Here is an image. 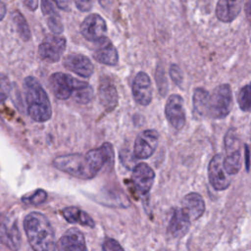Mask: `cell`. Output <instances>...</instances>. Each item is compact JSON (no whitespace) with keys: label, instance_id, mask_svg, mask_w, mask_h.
Listing matches in <instances>:
<instances>
[{"label":"cell","instance_id":"obj_2","mask_svg":"<svg viewBox=\"0 0 251 251\" xmlns=\"http://www.w3.org/2000/svg\"><path fill=\"white\" fill-rule=\"evenodd\" d=\"M24 91L29 117L38 123L50 120L52 116L51 103L40 82L33 76H26L24 79Z\"/></svg>","mask_w":251,"mask_h":251},{"label":"cell","instance_id":"obj_39","mask_svg":"<svg viewBox=\"0 0 251 251\" xmlns=\"http://www.w3.org/2000/svg\"><path fill=\"white\" fill-rule=\"evenodd\" d=\"M250 140H251V126H250Z\"/></svg>","mask_w":251,"mask_h":251},{"label":"cell","instance_id":"obj_9","mask_svg":"<svg viewBox=\"0 0 251 251\" xmlns=\"http://www.w3.org/2000/svg\"><path fill=\"white\" fill-rule=\"evenodd\" d=\"M159 133L155 129H146L140 132L134 141L133 154L137 159H147L156 150Z\"/></svg>","mask_w":251,"mask_h":251},{"label":"cell","instance_id":"obj_18","mask_svg":"<svg viewBox=\"0 0 251 251\" xmlns=\"http://www.w3.org/2000/svg\"><path fill=\"white\" fill-rule=\"evenodd\" d=\"M181 209L190 221H194L203 215L205 211V202L199 193L190 192L182 199Z\"/></svg>","mask_w":251,"mask_h":251},{"label":"cell","instance_id":"obj_25","mask_svg":"<svg viewBox=\"0 0 251 251\" xmlns=\"http://www.w3.org/2000/svg\"><path fill=\"white\" fill-rule=\"evenodd\" d=\"M94 96V92L92 87L84 81H81L77 88L75 90L73 97L75 102L79 104H87L89 103Z\"/></svg>","mask_w":251,"mask_h":251},{"label":"cell","instance_id":"obj_10","mask_svg":"<svg viewBox=\"0 0 251 251\" xmlns=\"http://www.w3.org/2000/svg\"><path fill=\"white\" fill-rule=\"evenodd\" d=\"M224 166V158L221 154L215 155L208 166V176L211 185L216 190H225L229 184L230 180Z\"/></svg>","mask_w":251,"mask_h":251},{"label":"cell","instance_id":"obj_12","mask_svg":"<svg viewBox=\"0 0 251 251\" xmlns=\"http://www.w3.org/2000/svg\"><path fill=\"white\" fill-rule=\"evenodd\" d=\"M155 173L146 163H139L134 167L131 175V181L137 193L141 195L147 194L153 185Z\"/></svg>","mask_w":251,"mask_h":251},{"label":"cell","instance_id":"obj_40","mask_svg":"<svg viewBox=\"0 0 251 251\" xmlns=\"http://www.w3.org/2000/svg\"><path fill=\"white\" fill-rule=\"evenodd\" d=\"M204 1H209V0H204Z\"/></svg>","mask_w":251,"mask_h":251},{"label":"cell","instance_id":"obj_8","mask_svg":"<svg viewBox=\"0 0 251 251\" xmlns=\"http://www.w3.org/2000/svg\"><path fill=\"white\" fill-rule=\"evenodd\" d=\"M79 30L86 40L97 42L106 37L107 25L100 15L90 14L80 24Z\"/></svg>","mask_w":251,"mask_h":251},{"label":"cell","instance_id":"obj_33","mask_svg":"<svg viewBox=\"0 0 251 251\" xmlns=\"http://www.w3.org/2000/svg\"><path fill=\"white\" fill-rule=\"evenodd\" d=\"M25 6L30 10V11H35L38 8V0H23Z\"/></svg>","mask_w":251,"mask_h":251},{"label":"cell","instance_id":"obj_5","mask_svg":"<svg viewBox=\"0 0 251 251\" xmlns=\"http://www.w3.org/2000/svg\"><path fill=\"white\" fill-rule=\"evenodd\" d=\"M0 242L12 251H17L21 243L16 219L5 213H0Z\"/></svg>","mask_w":251,"mask_h":251},{"label":"cell","instance_id":"obj_23","mask_svg":"<svg viewBox=\"0 0 251 251\" xmlns=\"http://www.w3.org/2000/svg\"><path fill=\"white\" fill-rule=\"evenodd\" d=\"M242 165L240 149L226 151V158L224 159V166L228 175H235L239 172Z\"/></svg>","mask_w":251,"mask_h":251},{"label":"cell","instance_id":"obj_37","mask_svg":"<svg viewBox=\"0 0 251 251\" xmlns=\"http://www.w3.org/2000/svg\"><path fill=\"white\" fill-rule=\"evenodd\" d=\"M6 12H7V7H6L5 3L0 0V21L3 20V18L6 15Z\"/></svg>","mask_w":251,"mask_h":251},{"label":"cell","instance_id":"obj_26","mask_svg":"<svg viewBox=\"0 0 251 251\" xmlns=\"http://www.w3.org/2000/svg\"><path fill=\"white\" fill-rule=\"evenodd\" d=\"M12 19L14 22V25L16 26V29L18 33L20 34L21 38L24 41H27L30 39V29L28 27V25L25 19V17L18 11H15L12 15Z\"/></svg>","mask_w":251,"mask_h":251},{"label":"cell","instance_id":"obj_21","mask_svg":"<svg viewBox=\"0 0 251 251\" xmlns=\"http://www.w3.org/2000/svg\"><path fill=\"white\" fill-rule=\"evenodd\" d=\"M190 220L181 208L176 209L173 213L171 221L169 223L168 230L174 237H181L188 231L190 226Z\"/></svg>","mask_w":251,"mask_h":251},{"label":"cell","instance_id":"obj_3","mask_svg":"<svg viewBox=\"0 0 251 251\" xmlns=\"http://www.w3.org/2000/svg\"><path fill=\"white\" fill-rule=\"evenodd\" d=\"M53 166L59 171L79 179H90L96 176L86 154L60 155L53 160Z\"/></svg>","mask_w":251,"mask_h":251},{"label":"cell","instance_id":"obj_13","mask_svg":"<svg viewBox=\"0 0 251 251\" xmlns=\"http://www.w3.org/2000/svg\"><path fill=\"white\" fill-rule=\"evenodd\" d=\"M132 95L136 103L147 106L152 100V83L149 75L144 72H139L132 82Z\"/></svg>","mask_w":251,"mask_h":251},{"label":"cell","instance_id":"obj_16","mask_svg":"<svg viewBox=\"0 0 251 251\" xmlns=\"http://www.w3.org/2000/svg\"><path fill=\"white\" fill-rule=\"evenodd\" d=\"M59 251H87L85 238L77 228H70L57 242Z\"/></svg>","mask_w":251,"mask_h":251},{"label":"cell","instance_id":"obj_27","mask_svg":"<svg viewBox=\"0 0 251 251\" xmlns=\"http://www.w3.org/2000/svg\"><path fill=\"white\" fill-rule=\"evenodd\" d=\"M237 103L244 112L251 111V83L244 85L238 92Z\"/></svg>","mask_w":251,"mask_h":251},{"label":"cell","instance_id":"obj_30","mask_svg":"<svg viewBox=\"0 0 251 251\" xmlns=\"http://www.w3.org/2000/svg\"><path fill=\"white\" fill-rule=\"evenodd\" d=\"M170 75H171V78L173 79V81L177 86H180L182 84L183 75H182V72H181L180 68L177 65H176V64L171 65V67H170Z\"/></svg>","mask_w":251,"mask_h":251},{"label":"cell","instance_id":"obj_7","mask_svg":"<svg viewBox=\"0 0 251 251\" xmlns=\"http://www.w3.org/2000/svg\"><path fill=\"white\" fill-rule=\"evenodd\" d=\"M81 80L64 73H55L50 76V86L56 96L61 100L69 99L80 84Z\"/></svg>","mask_w":251,"mask_h":251},{"label":"cell","instance_id":"obj_4","mask_svg":"<svg viewBox=\"0 0 251 251\" xmlns=\"http://www.w3.org/2000/svg\"><path fill=\"white\" fill-rule=\"evenodd\" d=\"M232 108V92L228 84H221L210 94L208 114L211 118L220 120L226 118Z\"/></svg>","mask_w":251,"mask_h":251},{"label":"cell","instance_id":"obj_1","mask_svg":"<svg viewBox=\"0 0 251 251\" xmlns=\"http://www.w3.org/2000/svg\"><path fill=\"white\" fill-rule=\"evenodd\" d=\"M24 228L33 251H55V234L49 220L39 212L27 214Z\"/></svg>","mask_w":251,"mask_h":251},{"label":"cell","instance_id":"obj_19","mask_svg":"<svg viewBox=\"0 0 251 251\" xmlns=\"http://www.w3.org/2000/svg\"><path fill=\"white\" fill-rule=\"evenodd\" d=\"M242 0H219L216 7V16L223 23L232 22L240 13Z\"/></svg>","mask_w":251,"mask_h":251},{"label":"cell","instance_id":"obj_22","mask_svg":"<svg viewBox=\"0 0 251 251\" xmlns=\"http://www.w3.org/2000/svg\"><path fill=\"white\" fill-rule=\"evenodd\" d=\"M61 215L70 224H78L88 227H94L95 226L93 219L86 212L75 206L64 208L61 211Z\"/></svg>","mask_w":251,"mask_h":251},{"label":"cell","instance_id":"obj_31","mask_svg":"<svg viewBox=\"0 0 251 251\" xmlns=\"http://www.w3.org/2000/svg\"><path fill=\"white\" fill-rule=\"evenodd\" d=\"M103 250L104 251H125L121 244L113 239V238H106L103 243Z\"/></svg>","mask_w":251,"mask_h":251},{"label":"cell","instance_id":"obj_29","mask_svg":"<svg viewBox=\"0 0 251 251\" xmlns=\"http://www.w3.org/2000/svg\"><path fill=\"white\" fill-rule=\"evenodd\" d=\"M11 83L7 75L0 74V104H3L9 96Z\"/></svg>","mask_w":251,"mask_h":251},{"label":"cell","instance_id":"obj_6","mask_svg":"<svg viewBox=\"0 0 251 251\" xmlns=\"http://www.w3.org/2000/svg\"><path fill=\"white\" fill-rule=\"evenodd\" d=\"M66 39L59 35L46 36L38 47V55L42 61L47 63L58 62L66 50Z\"/></svg>","mask_w":251,"mask_h":251},{"label":"cell","instance_id":"obj_38","mask_svg":"<svg viewBox=\"0 0 251 251\" xmlns=\"http://www.w3.org/2000/svg\"><path fill=\"white\" fill-rule=\"evenodd\" d=\"M98 2H99V4H100L103 8L108 9V8L112 5L113 0H98Z\"/></svg>","mask_w":251,"mask_h":251},{"label":"cell","instance_id":"obj_28","mask_svg":"<svg viewBox=\"0 0 251 251\" xmlns=\"http://www.w3.org/2000/svg\"><path fill=\"white\" fill-rule=\"evenodd\" d=\"M47 199V193L45 190L43 189H37L29 194L24 195L22 197V201L25 204V205H40L43 204Z\"/></svg>","mask_w":251,"mask_h":251},{"label":"cell","instance_id":"obj_34","mask_svg":"<svg viewBox=\"0 0 251 251\" xmlns=\"http://www.w3.org/2000/svg\"><path fill=\"white\" fill-rule=\"evenodd\" d=\"M55 4L64 11H68L70 9V0H53Z\"/></svg>","mask_w":251,"mask_h":251},{"label":"cell","instance_id":"obj_32","mask_svg":"<svg viewBox=\"0 0 251 251\" xmlns=\"http://www.w3.org/2000/svg\"><path fill=\"white\" fill-rule=\"evenodd\" d=\"M75 7L81 12H89L93 6V0H74Z\"/></svg>","mask_w":251,"mask_h":251},{"label":"cell","instance_id":"obj_36","mask_svg":"<svg viewBox=\"0 0 251 251\" xmlns=\"http://www.w3.org/2000/svg\"><path fill=\"white\" fill-rule=\"evenodd\" d=\"M245 161H246V170L249 171L250 168V152L247 145H245Z\"/></svg>","mask_w":251,"mask_h":251},{"label":"cell","instance_id":"obj_15","mask_svg":"<svg viewBox=\"0 0 251 251\" xmlns=\"http://www.w3.org/2000/svg\"><path fill=\"white\" fill-rule=\"evenodd\" d=\"M63 65L69 71L82 77H89L94 72L90 59L82 54H70L63 60Z\"/></svg>","mask_w":251,"mask_h":251},{"label":"cell","instance_id":"obj_14","mask_svg":"<svg viewBox=\"0 0 251 251\" xmlns=\"http://www.w3.org/2000/svg\"><path fill=\"white\" fill-rule=\"evenodd\" d=\"M92 55L98 63L103 65L115 66L119 62L118 51L107 37L95 42Z\"/></svg>","mask_w":251,"mask_h":251},{"label":"cell","instance_id":"obj_24","mask_svg":"<svg viewBox=\"0 0 251 251\" xmlns=\"http://www.w3.org/2000/svg\"><path fill=\"white\" fill-rule=\"evenodd\" d=\"M210 100V93L204 88H196L193 93V107L195 111L199 115H207L208 114V106Z\"/></svg>","mask_w":251,"mask_h":251},{"label":"cell","instance_id":"obj_35","mask_svg":"<svg viewBox=\"0 0 251 251\" xmlns=\"http://www.w3.org/2000/svg\"><path fill=\"white\" fill-rule=\"evenodd\" d=\"M244 11H245L246 19L248 20L249 23H251V0L246 2L245 6H244Z\"/></svg>","mask_w":251,"mask_h":251},{"label":"cell","instance_id":"obj_11","mask_svg":"<svg viewBox=\"0 0 251 251\" xmlns=\"http://www.w3.org/2000/svg\"><path fill=\"white\" fill-rule=\"evenodd\" d=\"M165 115L168 122L176 128L181 129L185 125L183 99L178 94H172L166 102Z\"/></svg>","mask_w":251,"mask_h":251},{"label":"cell","instance_id":"obj_17","mask_svg":"<svg viewBox=\"0 0 251 251\" xmlns=\"http://www.w3.org/2000/svg\"><path fill=\"white\" fill-rule=\"evenodd\" d=\"M98 96L100 103L107 112L113 111L118 105V92L115 83L109 76L100 78L98 87Z\"/></svg>","mask_w":251,"mask_h":251},{"label":"cell","instance_id":"obj_20","mask_svg":"<svg viewBox=\"0 0 251 251\" xmlns=\"http://www.w3.org/2000/svg\"><path fill=\"white\" fill-rule=\"evenodd\" d=\"M41 11L49 29L55 34H61L64 31V25L50 0H41Z\"/></svg>","mask_w":251,"mask_h":251}]
</instances>
